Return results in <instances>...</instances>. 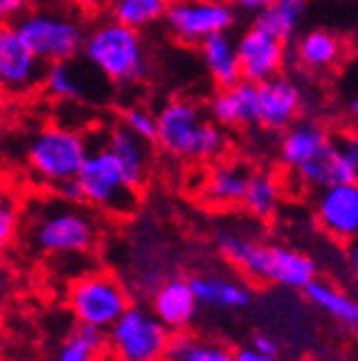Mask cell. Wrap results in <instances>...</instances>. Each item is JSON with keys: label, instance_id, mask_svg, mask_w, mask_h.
<instances>
[{"label": "cell", "instance_id": "9", "mask_svg": "<svg viewBox=\"0 0 358 361\" xmlns=\"http://www.w3.org/2000/svg\"><path fill=\"white\" fill-rule=\"evenodd\" d=\"M133 304L125 286L111 274L88 271L83 276L73 279L68 288V309L75 322L93 324L98 329H111Z\"/></svg>", "mask_w": 358, "mask_h": 361}, {"label": "cell", "instance_id": "36", "mask_svg": "<svg viewBox=\"0 0 358 361\" xmlns=\"http://www.w3.org/2000/svg\"><path fill=\"white\" fill-rule=\"evenodd\" d=\"M56 193L61 198H66V201H70V203H85V193H83V186H80L78 178L61 183V186L56 188Z\"/></svg>", "mask_w": 358, "mask_h": 361}, {"label": "cell", "instance_id": "13", "mask_svg": "<svg viewBox=\"0 0 358 361\" xmlns=\"http://www.w3.org/2000/svg\"><path fill=\"white\" fill-rule=\"evenodd\" d=\"M258 101H261L258 126L264 130H271V133H283L288 126L303 118L306 93L296 78L278 73L264 83H258Z\"/></svg>", "mask_w": 358, "mask_h": 361}, {"label": "cell", "instance_id": "4", "mask_svg": "<svg viewBox=\"0 0 358 361\" xmlns=\"http://www.w3.org/2000/svg\"><path fill=\"white\" fill-rule=\"evenodd\" d=\"M83 61H88L108 83L118 88L143 83L151 75V58L143 33L113 18L98 20L88 30Z\"/></svg>", "mask_w": 358, "mask_h": 361}, {"label": "cell", "instance_id": "38", "mask_svg": "<svg viewBox=\"0 0 358 361\" xmlns=\"http://www.w3.org/2000/svg\"><path fill=\"white\" fill-rule=\"evenodd\" d=\"M346 261H348V271H351V279L358 286V236L346 243Z\"/></svg>", "mask_w": 358, "mask_h": 361}, {"label": "cell", "instance_id": "5", "mask_svg": "<svg viewBox=\"0 0 358 361\" xmlns=\"http://www.w3.org/2000/svg\"><path fill=\"white\" fill-rule=\"evenodd\" d=\"M88 153L90 141L83 130L48 123L28 135L23 146V164L35 183L56 191L66 180L78 178Z\"/></svg>", "mask_w": 358, "mask_h": 361}, {"label": "cell", "instance_id": "19", "mask_svg": "<svg viewBox=\"0 0 358 361\" xmlns=\"http://www.w3.org/2000/svg\"><path fill=\"white\" fill-rule=\"evenodd\" d=\"M201 306L196 291L190 286V279L171 276L156 286L151 296V309L171 331H185L196 319Z\"/></svg>", "mask_w": 358, "mask_h": 361}, {"label": "cell", "instance_id": "30", "mask_svg": "<svg viewBox=\"0 0 358 361\" xmlns=\"http://www.w3.org/2000/svg\"><path fill=\"white\" fill-rule=\"evenodd\" d=\"M168 3L171 0H113L111 8H108V16L143 33V30L166 20Z\"/></svg>", "mask_w": 358, "mask_h": 361}, {"label": "cell", "instance_id": "32", "mask_svg": "<svg viewBox=\"0 0 358 361\" xmlns=\"http://www.w3.org/2000/svg\"><path fill=\"white\" fill-rule=\"evenodd\" d=\"M20 226H23V214H20V206L13 196H3L0 201V241L3 246H11L13 236L20 233Z\"/></svg>", "mask_w": 358, "mask_h": 361}, {"label": "cell", "instance_id": "8", "mask_svg": "<svg viewBox=\"0 0 358 361\" xmlns=\"http://www.w3.org/2000/svg\"><path fill=\"white\" fill-rule=\"evenodd\" d=\"M171 334L151 306L130 304L108 329V344L116 361H166Z\"/></svg>", "mask_w": 358, "mask_h": 361}, {"label": "cell", "instance_id": "16", "mask_svg": "<svg viewBox=\"0 0 358 361\" xmlns=\"http://www.w3.org/2000/svg\"><path fill=\"white\" fill-rule=\"evenodd\" d=\"M95 75L101 73L88 61L80 63L78 58L48 63L43 75V93L58 103H95L98 93L90 83Z\"/></svg>", "mask_w": 358, "mask_h": 361}, {"label": "cell", "instance_id": "17", "mask_svg": "<svg viewBox=\"0 0 358 361\" xmlns=\"http://www.w3.org/2000/svg\"><path fill=\"white\" fill-rule=\"evenodd\" d=\"M253 171L248 169L241 158H218L208 169L206 178L201 183V196L213 209H235L238 203L243 206L248 180Z\"/></svg>", "mask_w": 358, "mask_h": 361}, {"label": "cell", "instance_id": "2", "mask_svg": "<svg viewBox=\"0 0 358 361\" xmlns=\"http://www.w3.org/2000/svg\"><path fill=\"white\" fill-rule=\"evenodd\" d=\"M216 246L221 256L253 283L303 291L314 279H319V266L308 254L278 243H266L246 231L226 228L216 238Z\"/></svg>", "mask_w": 358, "mask_h": 361}, {"label": "cell", "instance_id": "21", "mask_svg": "<svg viewBox=\"0 0 358 361\" xmlns=\"http://www.w3.org/2000/svg\"><path fill=\"white\" fill-rule=\"evenodd\" d=\"M296 176V180L301 186L311 188V191H321V188L338 186V183H346V180H356V171L348 164L346 153H343L338 138L333 143L323 148L316 158H311L308 164H303L301 169L291 171Z\"/></svg>", "mask_w": 358, "mask_h": 361}, {"label": "cell", "instance_id": "20", "mask_svg": "<svg viewBox=\"0 0 358 361\" xmlns=\"http://www.w3.org/2000/svg\"><path fill=\"white\" fill-rule=\"evenodd\" d=\"M336 141V135L331 133L321 121L314 118H298L293 126L280 133L278 141V161L288 171L301 169L311 158H316L328 143Z\"/></svg>", "mask_w": 358, "mask_h": 361}, {"label": "cell", "instance_id": "12", "mask_svg": "<svg viewBox=\"0 0 358 361\" xmlns=\"http://www.w3.org/2000/svg\"><path fill=\"white\" fill-rule=\"evenodd\" d=\"M311 209L326 236L341 243L353 241L358 236V178L314 191Z\"/></svg>", "mask_w": 358, "mask_h": 361}, {"label": "cell", "instance_id": "11", "mask_svg": "<svg viewBox=\"0 0 358 361\" xmlns=\"http://www.w3.org/2000/svg\"><path fill=\"white\" fill-rule=\"evenodd\" d=\"M45 63L18 33L13 23H3L0 28V85L8 96H30L43 88Z\"/></svg>", "mask_w": 358, "mask_h": 361}, {"label": "cell", "instance_id": "14", "mask_svg": "<svg viewBox=\"0 0 358 361\" xmlns=\"http://www.w3.org/2000/svg\"><path fill=\"white\" fill-rule=\"evenodd\" d=\"M238 56H241L243 78L253 83H264L273 75L283 73L288 63V40L258 28L253 23L238 38Z\"/></svg>", "mask_w": 358, "mask_h": 361}, {"label": "cell", "instance_id": "25", "mask_svg": "<svg viewBox=\"0 0 358 361\" xmlns=\"http://www.w3.org/2000/svg\"><path fill=\"white\" fill-rule=\"evenodd\" d=\"M190 286L196 291L201 306H213V309L238 311L251 304V288L246 283L226 276H193Z\"/></svg>", "mask_w": 358, "mask_h": 361}, {"label": "cell", "instance_id": "41", "mask_svg": "<svg viewBox=\"0 0 358 361\" xmlns=\"http://www.w3.org/2000/svg\"><path fill=\"white\" fill-rule=\"evenodd\" d=\"M346 113H348V118H351V123H353V126H358V93L351 98V101H348Z\"/></svg>", "mask_w": 358, "mask_h": 361}, {"label": "cell", "instance_id": "3", "mask_svg": "<svg viewBox=\"0 0 358 361\" xmlns=\"http://www.w3.org/2000/svg\"><path fill=\"white\" fill-rule=\"evenodd\" d=\"M221 123L203 111L190 98H173L158 111V138L156 146L166 156L180 161H203L213 164L228 151V135Z\"/></svg>", "mask_w": 358, "mask_h": 361}, {"label": "cell", "instance_id": "31", "mask_svg": "<svg viewBox=\"0 0 358 361\" xmlns=\"http://www.w3.org/2000/svg\"><path fill=\"white\" fill-rule=\"evenodd\" d=\"M121 123H125L130 130H135L138 135H143L146 141L156 143L158 138V113H153L151 108L140 106V103H128L121 108Z\"/></svg>", "mask_w": 358, "mask_h": 361}, {"label": "cell", "instance_id": "27", "mask_svg": "<svg viewBox=\"0 0 358 361\" xmlns=\"http://www.w3.org/2000/svg\"><path fill=\"white\" fill-rule=\"evenodd\" d=\"M280 180L271 171H253L251 180H248L246 198H243V209L248 211V216L258 221H268L278 214L280 206Z\"/></svg>", "mask_w": 358, "mask_h": 361}, {"label": "cell", "instance_id": "15", "mask_svg": "<svg viewBox=\"0 0 358 361\" xmlns=\"http://www.w3.org/2000/svg\"><path fill=\"white\" fill-rule=\"evenodd\" d=\"M206 111L223 128H253L258 126V116H261L258 83L243 78L235 85L218 88L208 101Z\"/></svg>", "mask_w": 358, "mask_h": 361}, {"label": "cell", "instance_id": "1", "mask_svg": "<svg viewBox=\"0 0 358 361\" xmlns=\"http://www.w3.org/2000/svg\"><path fill=\"white\" fill-rule=\"evenodd\" d=\"M98 211L88 203L53 196H33L23 209L20 236L38 256L56 261H90L98 246Z\"/></svg>", "mask_w": 358, "mask_h": 361}, {"label": "cell", "instance_id": "18", "mask_svg": "<svg viewBox=\"0 0 358 361\" xmlns=\"http://www.w3.org/2000/svg\"><path fill=\"white\" fill-rule=\"evenodd\" d=\"M103 143L113 151V156L121 161L125 176L135 188H146L148 178H151V166H153V143L146 141L143 135L130 130L125 123H113L103 133Z\"/></svg>", "mask_w": 358, "mask_h": 361}, {"label": "cell", "instance_id": "39", "mask_svg": "<svg viewBox=\"0 0 358 361\" xmlns=\"http://www.w3.org/2000/svg\"><path fill=\"white\" fill-rule=\"evenodd\" d=\"M273 0H235V6L241 8V11H246V13H261V11H266V8L271 6Z\"/></svg>", "mask_w": 358, "mask_h": 361}, {"label": "cell", "instance_id": "37", "mask_svg": "<svg viewBox=\"0 0 358 361\" xmlns=\"http://www.w3.org/2000/svg\"><path fill=\"white\" fill-rule=\"evenodd\" d=\"M68 6L78 13H85V16H95V13L108 11L113 0H66Z\"/></svg>", "mask_w": 358, "mask_h": 361}, {"label": "cell", "instance_id": "22", "mask_svg": "<svg viewBox=\"0 0 358 361\" xmlns=\"http://www.w3.org/2000/svg\"><path fill=\"white\" fill-rule=\"evenodd\" d=\"M346 53V43L338 33L326 28H311L293 43V58L308 73H326L336 68Z\"/></svg>", "mask_w": 358, "mask_h": 361}, {"label": "cell", "instance_id": "6", "mask_svg": "<svg viewBox=\"0 0 358 361\" xmlns=\"http://www.w3.org/2000/svg\"><path fill=\"white\" fill-rule=\"evenodd\" d=\"M78 180L83 186L85 203L98 214L113 216V219H128L138 209L140 188L130 183L121 161L113 156V151L103 141L101 146L90 148Z\"/></svg>", "mask_w": 358, "mask_h": 361}, {"label": "cell", "instance_id": "10", "mask_svg": "<svg viewBox=\"0 0 358 361\" xmlns=\"http://www.w3.org/2000/svg\"><path fill=\"white\" fill-rule=\"evenodd\" d=\"M163 25L178 43L201 45L235 25V8L226 0H171Z\"/></svg>", "mask_w": 358, "mask_h": 361}, {"label": "cell", "instance_id": "42", "mask_svg": "<svg viewBox=\"0 0 358 361\" xmlns=\"http://www.w3.org/2000/svg\"><path fill=\"white\" fill-rule=\"evenodd\" d=\"M353 58H356V63H358V43L353 45Z\"/></svg>", "mask_w": 358, "mask_h": 361}, {"label": "cell", "instance_id": "33", "mask_svg": "<svg viewBox=\"0 0 358 361\" xmlns=\"http://www.w3.org/2000/svg\"><path fill=\"white\" fill-rule=\"evenodd\" d=\"M336 138H338V143H341L343 153H346L348 164L353 166V171H356V176H358V126L346 128L343 133H338Z\"/></svg>", "mask_w": 358, "mask_h": 361}, {"label": "cell", "instance_id": "29", "mask_svg": "<svg viewBox=\"0 0 358 361\" xmlns=\"http://www.w3.org/2000/svg\"><path fill=\"white\" fill-rule=\"evenodd\" d=\"M308 0H273L266 11L256 13L253 23L258 28L268 30L283 40H291L301 28V20L306 16Z\"/></svg>", "mask_w": 358, "mask_h": 361}, {"label": "cell", "instance_id": "28", "mask_svg": "<svg viewBox=\"0 0 358 361\" xmlns=\"http://www.w3.org/2000/svg\"><path fill=\"white\" fill-rule=\"evenodd\" d=\"M235 351L228 349L221 341H203L193 334L173 331L168 344V356L166 361H233Z\"/></svg>", "mask_w": 358, "mask_h": 361}, {"label": "cell", "instance_id": "23", "mask_svg": "<svg viewBox=\"0 0 358 361\" xmlns=\"http://www.w3.org/2000/svg\"><path fill=\"white\" fill-rule=\"evenodd\" d=\"M198 53H201V61L208 78L218 85V88L235 85L238 80H243L238 40L230 35V30L228 33H216L211 38H206L198 45Z\"/></svg>", "mask_w": 358, "mask_h": 361}, {"label": "cell", "instance_id": "7", "mask_svg": "<svg viewBox=\"0 0 358 361\" xmlns=\"http://www.w3.org/2000/svg\"><path fill=\"white\" fill-rule=\"evenodd\" d=\"M13 25L28 40V45L38 53L45 66L83 56L88 30L83 28V20L78 16L56 11V8H30Z\"/></svg>", "mask_w": 358, "mask_h": 361}, {"label": "cell", "instance_id": "40", "mask_svg": "<svg viewBox=\"0 0 358 361\" xmlns=\"http://www.w3.org/2000/svg\"><path fill=\"white\" fill-rule=\"evenodd\" d=\"M233 361H276V359H271V356H264L261 351H256L253 346H248V349H238V351H235V359Z\"/></svg>", "mask_w": 358, "mask_h": 361}, {"label": "cell", "instance_id": "35", "mask_svg": "<svg viewBox=\"0 0 358 361\" xmlns=\"http://www.w3.org/2000/svg\"><path fill=\"white\" fill-rule=\"evenodd\" d=\"M251 346L256 351H261L264 356H271V359H276V356L280 354V346H278V341H276L271 334H264V331H256L251 336Z\"/></svg>", "mask_w": 358, "mask_h": 361}, {"label": "cell", "instance_id": "26", "mask_svg": "<svg viewBox=\"0 0 358 361\" xmlns=\"http://www.w3.org/2000/svg\"><path fill=\"white\" fill-rule=\"evenodd\" d=\"M108 344V331L93 324H75L56 349V361H101Z\"/></svg>", "mask_w": 358, "mask_h": 361}, {"label": "cell", "instance_id": "34", "mask_svg": "<svg viewBox=\"0 0 358 361\" xmlns=\"http://www.w3.org/2000/svg\"><path fill=\"white\" fill-rule=\"evenodd\" d=\"M33 0H0V20L3 23H16L30 11Z\"/></svg>", "mask_w": 358, "mask_h": 361}, {"label": "cell", "instance_id": "24", "mask_svg": "<svg viewBox=\"0 0 358 361\" xmlns=\"http://www.w3.org/2000/svg\"><path fill=\"white\" fill-rule=\"evenodd\" d=\"M303 296L308 299V304L323 311L333 322L343 324L351 331H358V299H353L351 293L341 291V288L328 281L314 279L303 288Z\"/></svg>", "mask_w": 358, "mask_h": 361}]
</instances>
